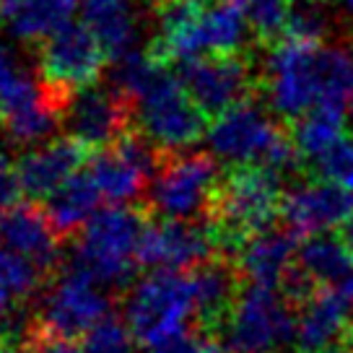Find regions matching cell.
Wrapping results in <instances>:
<instances>
[{
    "mask_svg": "<svg viewBox=\"0 0 353 353\" xmlns=\"http://www.w3.org/2000/svg\"><path fill=\"white\" fill-rule=\"evenodd\" d=\"M179 81L205 117H219L247 101L254 83L242 55H205L182 63Z\"/></svg>",
    "mask_w": 353,
    "mask_h": 353,
    "instance_id": "cell-12",
    "label": "cell"
},
{
    "mask_svg": "<svg viewBox=\"0 0 353 353\" xmlns=\"http://www.w3.org/2000/svg\"><path fill=\"white\" fill-rule=\"evenodd\" d=\"M26 353H81V348L76 345V341H65V338H55L47 335L37 327L32 343L26 345Z\"/></svg>",
    "mask_w": 353,
    "mask_h": 353,
    "instance_id": "cell-34",
    "label": "cell"
},
{
    "mask_svg": "<svg viewBox=\"0 0 353 353\" xmlns=\"http://www.w3.org/2000/svg\"><path fill=\"white\" fill-rule=\"evenodd\" d=\"M88 176L99 195L114 205H125L141 198L159 174V148L143 135H122L117 143L91 156Z\"/></svg>",
    "mask_w": 353,
    "mask_h": 353,
    "instance_id": "cell-11",
    "label": "cell"
},
{
    "mask_svg": "<svg viewBox=\"0 0 353 353\" xmlns=\"http://www.w3.org/2000/svg\"><path fill=\"white\" fill-rule=\"evenodd\" d=\"M81 23L114 60L135 50L141 34L138 0H81Z\"/></svg>",
    "mask_w": 353,
    "mask_h": 353,
    "instance_id": "cell-21",
    "label": "cell"
},
{
    "mask_svg": "<svg viewBox=\"0 0 353 353\" xmlns=\"http://www.w3.org/2000/svg\"><path fill=\"white\" fill-rule=\"evenodd\" d=\"M83 161V145L73 138H55L50 143L37 145L16 161L19 188L26 198L50 200L78 174Z\"/></svg>",
    "mask_w": 353,
    "mask_h": 353,
    "instance_id": "cell-18",
    "label": "cell"
},
{
    "mask_svg": "<svg viewBox=\"0 0 353 353\" xmlns=\"http://www.w3.org/2000/svg\"><path fill=\"white\" fill-rule=\"evenodd\" d=\"M104 50L97 37L83 23H68L55 32L47 42H42L39 63L44 81L52 86V94L94 86L104 65Z\"/></svg>",
    "mask_w": 353,
    "mask_h": 353,
    "instance_id": "cell-13",
    "label": "cell"
},
{
    "mask_svg": "<svg viewBox=\"0 0 353 353\" xmlns=\"http://www.w3.org/2000/svg\"><path fill=\"white\" fill-rule=\"evenodd\" d=\"M132 114L141 135L148 138L159 151H185L208 132L205 114L190 99L179 76L169 73L164 63L130 99Z\"/></svg>",
    "mask_w": 353,
    "mask_h": 353,
    "instance_id": "cell-4",
    "label": "cell"
},
{
    "mask_svg": "<svg viewBox=\"0 0 353 353\" xmlns=\"http://www.w3.org/2000/svg\"><path fill=\"white\" fill-rule=\"evenodd\" d=\"M288 130L278 128L273 117L254 101H242L234 110L213 117L205 132L210 156L232 169L236 166H263L270 151Z\"/></svg>",
    "mask_w": 353,
    "mask_h": 353,
    "instance_id": "cell-9",
    "label": "cell"
},
{
    "mask_svg": "<svg viewBox=\"0 0 353 353\" xmlns=\"http://www.w3.org/2000/svg\"><path fill=\"white\" fill-rule=\"evenodd\" d=\"M338 236H341L343 244L348 247V252L353 254V213L341 223V229H338Z\"/></svg>",
    "mask_w": 353,
    "mask_h": 353,
    "instance_id": "cell-38",
    "label": "cell"
},
{
    "mask_svg": "<svg viewBox=\"0 0 353 353\" xmlns=\"http://www.w3.org/2000/svg\"><path fill=\"white\" fill-rule=\"evenodd\" d=\"M145 226L138 208L107 205L88 221L68 257L101 286H125L135 273Z\"/></svg>",
    "mask_w": 353,
    "mask_h": 353,
    "instance_id": "cell-3",
    "label": "cell"
},
{
    "mask_svg": "<svg viewBox=\"0 0 353 353\" xmlns=\"http://www.w3.org/2000/svg\"><path fill=\"white\" fill-rule=\"evenodd\" d=\"M317 353H353V348L348 343H341V345H332V348H325V351H317Z\"/></svg>",
    "mask_w": 353,
    "mask_h": 353,
    "instance_id": "cell-41",
    "label": "cell"
},
{
    "mask_svg": "<svg viewBox=\"0 0 353 353\" xmlns=\"http://www.w3.org/2000/svg\"><path fill=\"white\" fill-rule=\"evenodd\" d=\"M270 110L296 122L314 107L345 110L353 99V57L335 47L281 39L265 60Z\"/></svg>",
    "mask_w": 353,
    "mask_h": 353,
    "instance_id": "cell-1",
    "label": "cell"
},
{
    "mask_svg": "<svg viewBox=\"0 0 353 353\" xmlns=\"http://www.w3.org/2000/svg\"><path fill=\"white\" fill-rule=\"evenodd\" d=\"M200 341L203 335L200 332H182L172 341L161 343V345H154L148 353H200Z\"/></svg>",
    "mask_w": 353,
    "mask_h": 353,
    "instance_id": "cell-35",
    "label": "cell"
},
{
    "mask_svg": "<svg viewBox=\"0 0 353 353\" xmlns=\"http://www.w3.org/2000/svg\"><path fill=\"white\" fill-rule=\"evenodd\" d=\"M296 268L320 288H335L351 276L353 254L338 234H314L299 244Z\"/></svg>",
    "mask_w": 353,
    "mask_h": 353,
    "instance_id": "cell-23",
    "label": "cell"
},
{
    "mask_svg": "<svg viewBox=\"0 0 353 353\" xmlns=\"http://www.w3.org/2000/svg\"><path fill=\"white\" fill-rule=\"evenodd\" d=\"M353 213V195L335 182L309 179L283 192L281 219L294 234H327Z\"/></svg>",
    "mask_w": 353,
    "mask_h": 353,
    "instance_id": "cell-14",
    "label": "cell"
},
{
    "mask_svg": "<svg viewBox=\"0 0 353 353\" xmlns=\"http://www.w3.org/2000/svg\"><path fill=\"white\" fill-rule=\"evenodd\" d=\"M99 190L91 182L88 174H76L63 190H57L52 198L47 200V219L52 223L57 236H70V234L83 232L88 221L99 213Z\"/></svg>",
    "mask_w": 353,
    "mask_h": 353,
    "instance_id": "cell-24",
    "label": "cell"
},
{
    "mask_svg": "<svg viewBox=\"0 0 353 353\" xmlns=\"http://www.w3.org/2000/svg\"><path fill=\"white\" fill-rule=\"evenodd\" d=\"M99 286L94 276L65 257L34 314L37 327L55 338L83 341L99 322L112 317V296Z\"/></svg>",
    "mask_w": 353,
    "mask_h": 353,
    "instance_id": "cell-6",
    "label": "cell"
},
{
    "mask_svg": "<svg viewBox=\"0 0 353 353\" xmlns=\"http://www.w3.org/2000/svg\"><path fill=\"white\" fill-rule=\"evenodd\" d=\"M0 353H26V348H21V345H16V343L3 341V338H0Z\"/></svg>",
    "mask_w": 353,
    "mask_h": 353,
    "instance_id": "cell-40",
    "label": "cell"
},
{
    "mask_svg": "<svg viewBox=\"0 0 353 353\" xmlns=\"http://www.w3.org/2000/svg\"><path fill=\"white\" fill-rule=\"evenodd\" d=\"M299 252V234L291 229H268L239 247L234 265L247 286L281 288L286 273L294 268Z\"/></svg>",
    "mask_w": 353,
    "mask_h": 353,
    "instance_id": "cell-20",
    "label": "cell"
},
{
    "mask_svg": "<svg viewBox=\"0 0 353 353\" xmlns=\"http://www.w3.org/2000/svg\"><path fill=\"white\" fill-rule=\"evenodd\" d=\"M78 8L81 0H0V23L16 42H47Z\"/></svg>",
    "mask_w": 353,
    "mask_h": 353,
    "instance_id": "cell-22",
    "label": "cell"
},
{
    "mask_svg": "<svg viewBox=\"0 0 353 353\" xmlns=\"http://www.w3.org/2000/svg\"><path fill=\"white\" fill-rule=\"evenodd\" d=\"M341 6L345 8V13H348V16L353 19V0H341Z\"/></svg>",
    "mask_w": 353,
    "mask_h": 353,
    "instance_id": "cell-42",
    "label": "cell"
},
{
    "mask_svg": "<svg viewBox=\"0 0 353 353\" xmlns=\"http://www.w3.org/2000/svg\"><path fill=\"white\" fill-rule=\"evenodd\" d=\"M234 353H281L296 343V312L276 288L244 283L223 327Z\"/></svg>",
    "mask_w": 353,
    "mask_h": 353,
    "instance_id": "cell-7",
    "label": "cell"
},
{
    "mask_svg": "<svg viewBox=\"0 0 353 353\" xmlns=\"http://www.w3.org/2000/svg\"><path fill=\"white\" fill-rule=\"evenodd\" d=\"M203 335V332H200ZM200 353H234L229 348V343L219 338V335H203V341H200Z\"/></svg>",
    "mask_w": 353,
    "mask_h": 353,
    "instance_id": "cell-36",
    "label": "cell"
},
{
    "mask_svg": "<svg viewBox=\"0 0 353 353\" xmlns=\"http://www.w3.org/2000/svg\"><path fill=\"white\" fill-rule=\"evenodd\" d=\"M335 288H338V291H341L343 296H345V299H348V301L353 304V270H351V276L345 278V281H343L341 286H335Z\"/></svg>",
    "mask_w": 353,
    "mask_h": 353,
    "instance_id": "cell-39",
    "label": "cell"
},
{
    "mask_svg": "<svg viewBox=\"0 0 353 353\" xmlns=\"http://www.w3.org/2000/svg\"><path fill=\"white\" fill-rule=\"evenodd\" d=\"M138 341L120 317H107L81 341V353H135Z\"/></svg>",
    "mask_w": 353,
    "mask_h": 353,
    "instance_id": "cell-32",
    "label": "cell"
},
{
    "mask_svg": "<svg viewBox=\"0 0 353 353\" xmlns=\"http://www.w3.org/2000/svg\"><path fill=\"white\" fill-rule=\"evenodd\" d=\"M0 247L32 260L42 273L63 263L60 236L47 213L32 203H13L11 208L0 210Z\"/></svg>",
    "mask_w": 353,
    "mask_h": 353,
    "instance_id": "cell-17",
    "label": "cell"
},
{
    "mask_svg": "<svg viewBox=\"0 0 353 353\" xmlns=\"http://www.w3.org/2000/svg\"><path fill=\"white\" fill-rule=\"evenodd\" d=\"M216 257L221 250L210 221H154L138 250V265L148 273H190Z\"/></svg>",
    "mask_w": 353,
    "mask_h": 353,
    "instance_id": "cell-10",
    "label": "cell"
},
{
    "mask_svg": "<svg viewBox=\"0 0 353 353\" xmlns=\"http://www.w3.org/2000/svg\"><path fill=\"white\" fill-rule=\"evenodd\" d=\"M21 188H19V176H16V164H11V159L0 151V210L11 208Z\"/></svg>",
    "mask_w": 353,
    "mask_h": 353,
    "instance_id": "cell-33",
    "label": "cell"
},
{
    "mask_svg": "<svg viewBox=\"0 0 353 353\" xmlns=\"http://www.w3.org/2000/svg\"><path fill=\"white\" fill-rule=\"evenodd\" d=\"M219 164L210 154H179L159 169L148 188L151 208L166 221H200L219 192Z\"/></svg>",
    "mask_w": 353,
    "mask_h": 353,
    "instance_id": "cell-8",
    "label": "cell"
},
{
    "mask_svg": "<svg viewBox=\"0 0 353 353\" xmlns=\"http://www.w3.org/2000/svg\"><path fill=\"white\" fill-rule=\"evenodd\" d=\"M343 117H345V110H338V107H314L304 117L291 122V141L296 143L301 159L314 161L332 143H338L345 135Z\"/></svg>",
    "mask_w": 353,
    "mask_h": 353,
    "instance_id": "cell-27",
    "label": "cell"
},
{
    "mask_svg": "<svg viewBox=\"0 0 353 353\" xmlns=\"http://www.w3.org/2000/svg\"><path fill=\"white\" fill-rule=\"evenodd\" d=\"M239 6L244 19L263 42L283 39L288 26V13H291V0H232Z\"/></svg>",
    "mask_w": 353,
    "mask_h": 353,
    "instance_id": "cell-29",
    "label": "cell"
},
{
    "mask_svg": "<svg viewBox=\"0 0 353 353\" xmlns=\"http://www.w3.org/2000/svg\"><path fill=\"white\" fill-rule=\"evenodd\" d=\"M128 120V101L114 88L88 86L70 94L65 107V128L70 138L88 148L117 143Z\"/></svg>",
    "mask_w": 353,
    "mask_h": 353,
    "instance_id": "cell-15",
    "label": "cell"
},
{
    "mask_svg": "<svg viewBox=\"0 0 353 353\" xmlns=\"http://www.w3.org/2000/svg\"><path fill=\"white\" fill-rule=\"evenodd\" d=\"M351 114H353V99H351Z\"/></svg>",
    "mask_w": 353,
    "mask_h": 353,
    "instance_id": "cell-43",
    "label": "cell"
},
{
    "mask_svg": "<svg viewBox=\"0 0 353 353\" xmlns=\"http://www.w3.org/2000/svg\"><path fill=\"white\" fill-rule=\"evenodd\" d=\"M203 42L210 55H239L247 34V19L232 0L208 3L203 11Z\"/></svg>",
    "mask_w": 353,
    "mask_h": 353,
    "instance_id": "cell-26",
    "label": "cell"
},
{
    "mask_svg": "<svg viewBox=\"0 0 353 353\" xmlns=\"http://www.w3.org/2000/svg\"><path fill=\"white\" fill-rule=\"evenodd\" d=\"M192 301H195V322L203 335H223L236 299L242 294L244 281L234 260L216 257L210 263L190 270Z\"/></svg>",
    "mask_w": 353,
    "mask_h": 353,
    "instance_id": "cell-16",
    "label": "cell"
},
{
    "mask_svg": "<svg viewBox=\"0 0 353 353\" xmlns=\"http://www.w3.org/2000/svg\"><path fill=\"white\" fill-rule=\"evenodd\" d=\"M125 325L138 345H161L188 332V320L195 317L190 273H145L125 294Z\"/></svg>",
    "mask_w": 353,
    "mask_h": 353,
    "instance_id": "cell-5",
    "label": "cell"
},
{
    "mask_svg": "<svg viewBox=\"0 0 353 353\" xmlns=\"http://www.w3.org/2000/svg\"><path fill=\"white\" fill-rule=\"evenodd\" d=\"M314 179L335 182L353 195V135L345 132L338 143H332L322 156L312 161Z\"/></svg>",
    "mask_w": 353,
    "mask_h": 353,
    "instance_id": "cell-30",
    "label": "cell"
},
{
    "mask_svg": "<svg viewBox=\"0 0 353 353\" xmlns=\"http://www.w3.org/2000/svg\"><path fill=\"white\" fill-rule=\"evenodd\" d=\"M283 179L263 166H236L221 179L210 205L221 257H234L247 239L273 229L283 203Z\"/></svg>",
    "mask_w": 353,
    "mask_h": 353,
    "instance_id": "cell-2",
    "label": "cell"
},
{
    "mask_svg": "<svg viewBox=\"0 0 353 353\" xmlns=\"http://www.w3.org/2000/svg\"><path fill=\"white\" fill-rule=\"evenodd\" d=\"M16 304H19V301L11 296V291H8V288L0 283V322H3L6 317H8V314H11L13 309H16Z\"/></svg>",
    "mask_w": 353,
    "mask_h": 353,
    "instance_id": "cell-37",
    "label": "cell"
},
{
    "mask_svg": "<svg viewBox=\"0 0 353 353\" xmlns=\"http://www.w3.org/2000/svg\"><path fill=\"white\" fill-rule=\"evenodd\" d=\"M42 276L44 273L32 260L0 247V283L11 291L16 301H26L32 296L37 286L42 283Z\"/></svg>",
    "mask_w": 353,
    "mask_h": 353,
    "instance_id": "cell-31",
    "label": "cell"
},
{
    "mask_svg": "<svg viewBox=\"0 0 353 353\" xmlns=\"http://www.w3.org/2000/svg\"><path fill=\"white\" fill-rule=\"evenodd\" d=\"M50 97L32 68L23 63V57L16 52V47L6 39H0V114L8 117L13 112H21L37 101Z\"/></svg>",
    "mask_w": 353,
    "mask_h": 353,
    "instance_id": "cell-25",
    "label": "cell"
},
{
    "mask_svg": "<svg viewBox=\"0 0 353 353\" xmlns=\"http://www.w3.org/2000/svg\"><path fill=\"white\" fill-rule=\"evenodd\" d=\"M57 94L44 97L42 101H37L32 107H26L21 112H13L6 117V132L13 143L19 145H34L42 143L44 138H50L60 125V110H57Z\"/></svg>",
    "mask_w": 353,
    "mask_h": 353,
    "instance_id": "cell-28",
    "label": "cell"
},
{
    "mask_svg": "<svg viewBox=\"0 0 353 353\" xmlns=\"http://www.w3.org/2000/svg\"><path fill=\"white\" fill-rule=\"evenodd\" d=\"M353 304L338 288H320L296 309V353H317L348 341Z\"/></svg>",
    "mask_w": 353,
    "mask_h": 353,
    "instance_id": "cell-19",
    "label": "cell"
}]
</instances>
